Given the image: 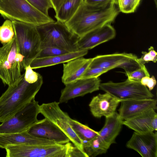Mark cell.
I'll list each match as a JSON object with an SVG mask.
<instances>
[{"label": "cell", "mask_w": 157, "mask_h": 157, "mask_svg": "<svg viewBox=\"0 0 157 157\" xmlns=\"http://www.w3.org/2000/svg\"><path fill=\"white\" fill-rule=\"evenodd\" d=\"M120 12L117 0L107 7L95 10L84 2L73 17L65 24L80 37L86 33L113 22Z\"/></svg>", "instance_id": "obj_1"}, {"label": "cell", "mask_w": 157, "mask_h": 157, "mask_svg": "<svg viewBox=\"0 0 157 157\" xmlns=\"http://www.w3.org/2000/svg\"><path fill=\"white\" fill-rule=\"evenodd\" d=\"M43 83L42 76L36 82L29 83L24 73L14 85L8 86L0 97V122H3L35 99Z\"/></svg>", "instance_id": "obj_2"}, {"label": "cell", "mask_w": 157, "mask_h": 157, "mask_svg": "<svg viewBox=\"0 0 157 157\" xmlns=\"http://www.w3.org/2000/svg\"><path fill=\"white\" fill-rule=\"evenodd\" d=\"M40 39V49L54 46L69 52L79 50L77 41L79 38L65 24L54 21L36 26Z\"/></svg>", "instance_id": "obj_3"}, {"label": "cell", "mask_w": 157, "mask_h": 157, "mask_svg": "<svg viewBox=\"0 0 157 157\" xmlns=\"http://www.w3.org/2000/svg\"><path fill=\"white\" fill-rule=\"evenodd\" d=\"M0 14L4 19L36 26L55 21L36 9L26 0H0Z\"/></svg>", "instance_id": "obj_4"}, {"label": "cell", "mask_w": 157, "mask_h": 157, "mask_svg": "<svg viewBox=\"0 0 157 157\" xmlns=\"http://www.w3.org/2000/svg\"><path fill=\"white\" fill-rule=\"evenodd\" d=\"M24 58L15 35L11 41L0 47V79L5 85L13 86L21 77Z\"/></svg>", "instance_id": "obj_5"}, {"label": "cell", "mask_w": 157, "mask_h": 157, "mask_svg": "<svg viewBox=\"0 0 157 157\" xmlns=\"http://www.w3.org/2000/svg\"><path fill=\"white\" fill-rule=\"evenodd\" d=\"M20 53L24 56L23 68L38 56L40 51V39L36 26L17 21H12Z\"/></svg>", "instance_id": "obj_6"}, {"label": "cell", "mask_w": 157, "mask_h": 157, "mask_svg": "<svg viewBox=\"0 0 157 157\" xmlns=\"http://www.w3.org/2000/svg\"><path fill=\"white\" fill-rule=\"evenodd\" d=\"M100 89L108 93L120 102L122 101L152 98L154 95L140 82L127 79L119 82L109 81L101 83Z\"/></svg>", "instance_id": "obj_7"}, {"label": "cell", "mask_w": 157, "mask_h": 157, "mask_svg": "<svg viewBox=\"0 0 157 157\" xmlns=\"http://www.w3.org/2000/svg\"><path fill=\"white\" fill-rule=\"evenodd\" d=\"M38 102L34 99L15 113L8 120L0 124V133H17L27 131L39 120Z\"/></svg>", "instance_id": "obj_8"}, {"label": "cell", "mask_w": 157, "mask_h": 157, "mask_svg": "<svg viewBox=\"0 0 157 157\" xmlns=\"http://www.w3.org/2000/svg\"><path fill=\"white\" fill-rule=\"evenodd\" d=\"M59 103L54 101L39 105V113L63 131L70 141L82 151H84L83 142L78 136L70 124L71 118L59 106ZM85 152V151H84Z\"/></svg>", "instance_id": "obj_9"}, {"label": "cell", "mask_w": 157, "mask_h": 157, "mask_svg": "<svg viewBox=\"0 0 157 157\" xmlns=\"http://www.w3.org/2000/svg\"><path fill=\"white\" fill-rule=\"evenodd\" d=\"M6 157H65L66 144L43 145H8L5 148Z\"/></svg>", "instance_id": "obj_10"}, {"label": "cell", "mask_w": 157, "mask_h": 157, "mask_svg": "<svg viewBox=\"0 0 157 157\" xmlns=\"http://www.w3.org/2000/svg\"><path fill=\"white\" fill-rule=\"evenodd\" d=\"M137 57L131 53H115L100 55L92 58L89 67H99L108 71L117 67L129 72L136 70L143 65L137 61Z\"/></svg>", "instance_id": "obj_11"}, {"label": "cell", "mask_w": 157, "mask_h": 157, "mask_svg": "<svg viewBox=\"0 0 157 157\" xmlns=\"http://www.w3.org/2000/svg\"><path fill=\"white\" fill-rule=\"evenodd\" d=\"M101 80L98 77L81 78L65 84L61 91L59 102H67L69 100L100 89Z\"/></svg>", "instance_id": "obj_12"}, {"label": "cell", "mask_w": 157, "mask_h": 157, "mask_svg": "<svg viewBox=\"0 0 157 157\" xmlns=\"http://www.w3.org/2000/svg\"><path fill=\"white\" fill-rule=\"evenodd\" d=\"M126 146L135 150L143 157H157V132H134Z\"/></svg>", "instance_id": "obj_13"}, {"label": "cell", "mask_w": 157, "mask_h": 157, "mask_svg": "<svg viewBox=\"0 0 157 157\" xmlns=\"http://www.w3.org/2000/svg\"><path fill=\"white\" fill-rule=\"evenodd\" d=\"M116 32L110 24L91 31L79 37L77 44L79 50H88L114 38Z\"/></svg>", "instance_id": "obj_14"}, {"label": "cell", "mask_w": 157, "mask_h": 157, "mask_svg": "<svg viewBox=\"0 0 157 157\" xmlns=\"http://www.w3.org/2000/svg\"><path fill=\"white\" fill-rule=\"evenodd\" d=\"M28 132L34 136L48 139L58 144H65L70 142L63 131L45 118L39 120L28 129Z\"/></svg>", "instance_id": "obj_15"}, {"label": "cell", "mask_w": 157, "mask_h": 157, "mask_svg": "<svg viewBox=\"0 0 157 157\" xmlns=\"http://www.w3.org/2000/svg\"><path fill=\"white\" fill-rule=\"evenodd\" d=\"M122 124L139 133L157 130V114L154 109H148L129 119L122 121Z\"/></svg>", "instance_id": "obj_16"}, {"label": "cell", "mask_w": 157, "mask_h": 157, "mask_svg": "<svg viewBox=\"0 0 157 157\" xmlns=\"http://www.w3.org/2000/svg\"><path fill=\"white\" fill-rule=\"evenodd\" d=\"M120 101L109 94H99L92 98L89 104L90 110L95 117L105 118L113 115Z\"/></svg>", "instance_id": "obj_17"}, {"label": "cell", "mask_w": 157, "mask_h": 157, "mask_svg": "<svg viewBox=\"0 0 157 157\" xmlns=\"http://www.w3.org/2000/svg\"><path fill=\"white\" fill-rule=\"evenodd\" d=\"M56 144L57 143L53 141L31 135L28 131L17 133H0V148H5L8 145H43Z\"/></svg>", "instance_id": "obj_18"}, {"label": "cell", "mask_w": 157, "mask_h": 157, "mask_svg": "<svg viewBox=\"0 0 157 157\" xmlns=\"http://www.w3.org/2000/svg\"><path fill=\"white\" fill-rule=\"evenodd\" d=\"M119 114L122 121L134 117L150 109H156L157 100L149 98L121 101Z\"/></svg>", "instance_id": "obj_19"}, {"label": "cell", "mask_w": 157, "mask_h": 157, "mask_svg": "<svg viewBox=\"0 0 157 157\" xmlns=\"http://www.w3.org/2000/svg\"><path fill=\"white\" fill-rule=\"evenodd\" d=\"M92 59L81 57L63 63L62 82L65 85L81 78Z\"/></svg>", "instance_id": "obj_20"}, {"label": "cell", "mask_w": 157, "mask_h": 157, "mask_svg": "<svg viewBox=\"0 0 157 157\" xmlns=\"http://www.w3.org/2000/svg\"><path fill=\"white\" fill-rule=\"evenodd\" d=\"M88 50H79L64 54L43 58H36L29 65L33 69L39 68L66 63L71 60L86 55Z\"/></svg>", "instance_id": "obj_21"}, {"label": "cell", "mask_w": 157, "mask_h": 157, "mask_svg": "<svg viewBox=\"0 0 157 157\" xmlns=\"http://www.w3.org/2000/svg\"><path fill=\"white\" fill-rule=\"evenodd\" d=\"M122 121L115 112L113 115L106 117L104 126L98 132L99 136L109 146L115 143V139L121 128Z\"/></svg>", "instance_id": "obj_22"}, {"label": "cell", "mask_w": 157, "mask_h": 157, "mask_svg": "<svg viewBox=\"0 0 157 157\" xmlns=\"http://www.w3.org/2000/svg\"><path fill=\"white\" fill-rule=\"evenodd\" d=\"M83 0H67L56 13L57 21L65 24L74 15Z\"/></svg>", "instance_id": "obj_23"}, {"label": "cell", "mask_w": 157, "mask_h": 157, "mask_svg": "<svg viewBox=\"0 0 157 157\" xmlns=\"http://www.w3.org/2000/svg\"><path fill=\"white\" fill-rule=\"evenodd\" d=\"M83 147L88 157H94L106 153L110 146L98 135L90 140L83 141Z\"/></svg>", "instance_id": "obj_24"}, {"label": "cell", "mask_w": 157, "mask_h": 157, "mask_svg": "<svg viewBox=\"0 0 157 157\" xmlns=\"http://www.w3.org/2000/svg\"><path fill=\"white\" fill-rule=\"evenodd\" d=\"M70 124L73 130L82 142L90 140L99 134L98 132L71 118L70 120Z\"/></svg>", "instance_id": "obj_25"}, {"label": "cell", "mask_w": 157, "mask_h": 157, "mask_svg": "<svg viewBox=\"0 0 157 157\" xmlns=\"http://www.w3.org/2000/svg\"><path fill=\"white\" fill-rule=\"evenodd\" d=\"M15 35L12 21L6 19L0 26V42L2 44H6L13 39Z\"/></svg>", "instance_id": "obj_26"}, {"label": "cell", "mask_w": 157, "mask_h": 157, "mask_svg": "<svg viewBox=\"0 0 157 157\" xmlns=\"http://www.w3.org/2000/svg\"><path fill=\"white\" fill-rule=\"evenodd\" d=\"M141 0H117L120 12L128 13L134 12L139 5Z\"/></svg>", "instance_id": "obj_27"}, {"label": "cell", "mask_w": 157, "mask_h": 157, "mask_svg": "<svg viewBox=\"0 0 157 157\" xmlns=\"http://www.w3.org/2000/svg\"><path fill=\"white\" fill-rule=\"evenodd\" d=\"M32 6L44 15L49 16L48 10L53 8L51 0H26Z\"/></svg>", "instance_id": "obj_28"}, {"label": "cell", "mask_w": 157, "mask_h": 157, "mask_svg": "<svg viewBox=\"0 0 157 157\" xmlns=\"http://www.w3.org/2000/svg\"><path fill=\"white\" fill-rule=\"evenodd\" d=\"M126 75L128 79L134 81L140 82L142 79L146 76H150L144 65L140 68L129 72H125Z\"/></svg>", "instance_id": "obj_29"}, {"label": "cell", "mask_w": 157, "mask_h": 157, "mask_svg": "<svg viewBox=\"0 0 157 157\" xmlns=\"http://www.w3.org/2000/svg\"><path fill=\"white\" fill-rule=\"evenodd\" d=\"M63 49L54 46H48L40 49L37 58H43L62 55L69 52Z\"/></svg>", "instance_id": "obj_30"}, {"label": "cell", "mask_w": 157, "mask_h": 157, "mask_svg": "<svg viewBox=\"0 0 157 157\" xmlns=\"http://www.w3.org/2000/svg\"><path fill=\"white\" fill-rule=\"evenodd\" d=\"M114 0H83L86 5L95 10L105 9Z\"/></svg>", "instance_id": "obj_31"}, {"label": "cell", "mask_w": 157, "mask_h": 157, "mask_svg": "<svg viewBox=\"0 0 157 157\" xmlns=\"http://www.w3.org/2000/svg\"><path fill=\"white\" fill-rule=\"evenodd\" d=\"M66 144L67 149L65 157H88L85 152L82 151L71 143L69 142Z\"/></svg>", "instance_id": "obj_32"}, {"label": "cell", "mask_w": 157, "mask_h": 157, "mask_svg": "<svg viewBox=\"0 0 157 157\" xmlns=\"http://www.w3.org/2000/svg\"><path fill=\"white\" fill-rule=\"evenodd\" d=\"M108 71L107 69L99 67H89L81 78H98Z\"/></svg>", "instance_id": "obj_33"}, {"label": "cell", "mask_w": 157, "mask_h": 157, "mask_svg": "<svg viewBox=\"0 0 157 157\" xmlns=\"http://www.w3.org/2000/svg\"><path fill=\"white\" fill-rule=\"evenodd\" d=\"M25 72L24 73V78L25 80L29 83H33L36 82L41 76L39 73L33 70L29 65L24 69Z\"/></svg>", "instance_id": "obj_34"}, {"label": "cell", "mask_w": 157, "mask_h": 157, "mask_svg": "<svg viewBox=\"0 0 157 157\" xmlns=\"http://www.w3.org/2000/svg\"><path fill=\"white\" fill-rule=\"evenodd\" d=\"M141 83L147 87L149 90H152L156 85V81L154 76L150 77V76H146L143 77L141 80Z\"/></svg>", "instance_id": "obj_35"}, {"label": "cell", "mask_w": 157, "mask_h": 157, "mask_svg": "<svg viewBox=\"0 0 157 157\" xmlns=\"http://www.w3.org/2000/svg\"><path fill=\"white\" fill-rule=\"evenodd\" d=\"M141 57L137 59V61L141 64L144 65L150 61L154 62L153 59L148 52L143 51Z\"/></svg>", "instance_id": "obj_36"}, {"label": "cell", "mask_w": 157, "mask_h": 157, "mask_svg": "<svg viewBox=\"0 0 157 157\" xmlns=\"http://www.w3.org/2000/svg\"><path fill=\"white\" fill-rule=\"evenodd\" d=\"M53 6V9L56 12L60 6L67 0H51Z\"/></svg>", "instance_id": "obj_37"}, {"label": "cell", "mask_w": 157, "mask_h": 157, "mask_svg": "<svg viewBox=\"0 0 157 157\" xmlns=\"http://www.w3.org/2000/svg\"><path fill=\"white\" fill-rule=\"evenodd\" d=\"M148 52L152 58L154 63H156L157 61V53L154 49L153 46H151L148 49Z\"/></svg>", "instance_id": "obj_38"}, {"label": "cell", "mask_w": 157, "mask_h": 157, "mask_svg": "<svg viewBox=\"0 0 157 157\" xmlns=\"http://www.w3.org/2000/svg\"><path fill=\"white\" fill-rule=\"evenodd\" d=\"M154 2H155V6H156V7H157V0H154Z\"/></svg>", "instance_id": "obj_39"}]
</instances>
